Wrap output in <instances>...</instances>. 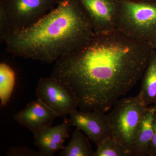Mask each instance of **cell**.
Listing matches in <instances>:
<instances>
[{
    "label": "cell",
    "mask_w": 156,
    "mask_h": 156,
    "mask_svg": "<svg viewBox=\"0 0 156 156\" xmlns=\"http://www.w3.org/2000/svg\"><path fill=\"white\" fill-rule=\"evenodd\" d=\"M89 139L80 129L76 128L69 144L62 150V156H95V151L90 144Z\"/></svg>",
    "instance_id": "obj_13"
},
{
    "label": "cell",
    "mask_w": 156,
    "mask_h": 156,
    "mask_svg": "<svg viewBox=\"0 0 156 156\" xmlns=\"http://www.w3.org/2000/svg\"><path fill=\"white\" fill-rule=\"evenodd\" d=\"M148 107L137 95L119 99L107 115L112 137L130 151Z\"/></svg>",
    "instance_id": "obj_5"
},
{
    "label": "cell",
    "mask_w": 156,
    "mask_h": 156,
    "mask_svg": "<svg viewBox=\"0 0 156 156\" xmlns=\"http://www.w3.org/2000/svg\"></svg>",
    "instance_id": "obj_21"
},
{
    "label": "cell",
    "mask_w": 156,
    "mask_h": 156,
    "mask_svg": "<svg viewBox=\"0 0 156 156\" xmlns=\"http://www.w3.org/2000/svg\"><path fill=\"white\" fill-rule=\"evenodd\" d=\"M58 0H0V41L31 26L57 5Z\"/></svg>",
    "instance_id": "obj_3"
},
{
    "label": "cell",
    "mask_w": 156,
    "mask_h": 156,
    "mask_svg": "<svg viewBox=\"0 0 156 156\" xmlns=\"http://www.w3.org/2000/svg\"><path fill=\"white\" fill-rule=\"evenodd\" d=\"M57 115L38 98L14 115V120L34 133L52 126Z\"/></svg>",
    "instance_id": "obj_10"
},
{
    "label": "cell",
    "mask_w": 156,
    "mask_h": 156,
    "mask_svg": "<svg viewBox=\"0 0 156 156\" xmlns=\"http://www.w3.org/2000/svg\"><path fill=\"white\" fill-rule=\"evenodd\" d=\"M16 82L14 70L4 62L0 64V99L2 106L9 101L13 93Z\"/></svg>",
    "instance_id": "obj_14"
},
{
    "label": "cell",
    "mask_w": 156,
    "mask_h": 156,
    "mask_svg": "<svg viewBox=\"0 0 156 156\" xmlns=\"http://www.w3.org/2000/svg\"><path fill=\"white\" fill-rule=\"evenodd\" d=\"M153 49L118 30L94 35L56 62L51 76L75 92L81 111L106 113L141 80Z\"/></svg>",
    "instance_id": "obj_1"
},
{
    "label": "cell",
    "mask_w": 156,
    "mask_h": 156,
    "mask_svg": "<svg viewBox=\"0 0 156 156\" xmlns=\"http://www.w3.org/2000/svg\"><path fill=\"white\" fill-rule=\"evenodd\" d=\"M149 156H156V113L154 120V134L150 147Z\"/></svg>",
    "instance_id": "obj_17"
},
{
    "label": "cell",
    "mask_w": 156,
    "mask_h": 156,
    "mask_svg": "<svg viewBox=\"0 0 156 156\" xmlns=\"http://www.w3.org/2000/svg\"><path fill=\"white\" fill-rule=\"evenodd\" d=\"M141 79V88L138 95L148 106L156 102V50L153 49Z\"/></svg>",
    "instance_id": "obj_12"
},
{
    "label": "cell",
    "mask_w": 156,
    "mask_h": 156,
    "mask_svg": "<svg viewBox=\"0 0 156 156\" xmlns=\"http://www.w3.org/2000/svg\"><path fill=\"white\" fill-rule=\"evenodd\" d=\"M8 156H40L39 152L24 147L10 148L7 153Z\"/></svg>",
    "instance_id": "obj_16"
},
{
    "label": "cell",
    "mask_w": 156,
    "mask_h": 156,
    "mask_svg": "<svg viewBox=\"0 0 156 156\" xmlns=\"http://www.w3.org/2000/svg\"><path fill=\"white\" fill-rule=\"evenodd\" d=\"M149 43L150 44L153 49L156 50V34L149 42Z\"/></svg>",
    "instance_id": "obj_18"
},
{
    "label": "cell",
    "mask_w": 156,
    "mask_h": 156,
    "mask_svg": "<svg viewBox=\"0 0 156 156\" xmlns=\"http://www.w3.org/2000/svg\"><path fill=\"white\" fill-rule=\"evenodd\" d=\"M153 106L154 107V108L155 112V113H156V102L154 104V105Z\"/></svg>",
    "instance_id": "obj_20"
},
{
    "label": "cell",
    "mask_w": 156,
    "mask_h": 156,
    "mask_svg": "<svg viewBox=\"0 0 156 156\" xmlns=\"http://www.w3.org/2000/svg\"><path fill=\"white\" fill-rule=\"evenodd\" d=\"M70 127L69 119L65 118L60 125L48 126L33 133L40 156H54L57 151L62 150L66 140L69 136Z\"/></svg>",
    "instance_id": "obj_9"
},
{
    "label": "cell",
    "mask_w": 156,
    "mask_h": 156,
    "mask_svg": "<svg viewBox=\"0 0 156 156\" xmlns=\"http://www.w3.org/2000/svg\"><path fill=\"white\" fill-rule=\"evenodd\" d=\"M116 30L136 41L149 43L156 34V1L122 0Z\"/></svg>",
    "instance_id": "obj_4"
},
{
    "label": "cell",
    "mask_w": 156,
    "mask_h": 156,
    "mask_svg": "<svg viewBox=\"0 0 156 156\" xmlns=\"http://www.w3.org/2000/svg\"><path fill=\"white\" fill-rule=\"evenodd\" d=\"M97 146L95 156H131L128 148L112 136L105 138Z\"/></svg>",
    "instance_id": "obj_15"
},
{
    "label": "cell",
    "mask_w": 156,
    "mask_h": 156,
    "mask_svg": "<svg viewBox=\"0 0 156 156\" xmlns=\"http://www.w3.org/2000/svg\"><path fill=\"white\" fill-rule=\"evenodd\" d=\"M36 94L37 98L52 110L57 117L66 116L79 107V100L72 87L51 76L40 79Z\"/></svg>",
    "instance_id": "obj_6"
},
{
    "label": "cell",
    "mask_w": 156,
    "mask_h": 156,
    "mask_svg": "<svg viewBox=\"0 0 156 156\" xmlns=\"http://www.w3.org/2000/svg\"><path fill=\"white\" fill-rule=\"evenodd\" d=\"M95 34L78 0H58L41 19L11 34L4 43L14 56L51 63L83 47Z\"/></svg>",
    "instance_id": "obj_2"
},
{
    "label": "cell",
    "mask_w": 156,
    "mask_h": 156,
    "mask_svg": "<svg viewBox=\"0 0 156 156\" xmlns=\"http://www.w3.org/2000/svg\"><path fill=\"white\" fill-rule=\"evenodd\" d=\"M69 120L71 127L80 129L96 145L112 136L108 117L105 113L76 110L69 115Z\"/></svg>",
    "instance_id": "obj_8"
},
{
    "label": "cell",
    "mask_w": 156,
    "mask_h": 156,
    "mask_svg": "<svg viewBox=\"0 0 156 156\" xmlns=\"http://www.w3.org/2000/svg\"><path fill=\"white\" fill-rule=\"evenodd\" d=\"M128 1H132L135 2H151V1H156V0H128Z\"/></svg>",
    "instance_id": "obj_19"
},
{
    "label": "cell",
    "mask_w": 156,
    "mask_h": 156,
    "mask_svg": "<svg viewBox=\"0 0 156 156\" xmlns=\"http://www.w3.org/2000/svg\"><path fill=\"white\" fill-rule=\"evenodd\" d=\"M155 115L154 106L148 107L143 116L136 139L130 149L131 156H149Z\"/></svg>",
    "instance_id": "obj_11"
},
{
    "label": "cell",
    "mask_w": 156,
    "mask_h": 156,
    "mask_svg": "<svg viewBox=\"0 0 156 156\" xmlns=\"http://www.w3.org/2000/svg\"><path fill=\"white\" fill-rule=\"evenodd\" d=\"M95 34L116 30L122 0H78Z\"/></svg>",
    "instance_id": "obj_7"
}]
</instances>
